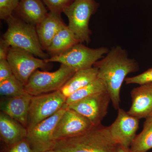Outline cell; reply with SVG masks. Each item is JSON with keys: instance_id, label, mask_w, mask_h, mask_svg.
I'll list each match as a JSON object with an SVG mask.
<instances>
[{"instance_id": "obj_1", "label": "cell", "mask_w": 152, "mask_h": 152, "mask_svg": "<svg viewBox=\"0 0 152 152\" xmlns=\"http://www.w3.org/2000/svg\"><path fill=\"white\" fill-rule=\"evenodd\" d=\"M98 70V78L103 81L114 108L118 110L121 103V88L130 73L138 70V64L128 56L121 47H114L94 65Z\"/></svg>"}, {"instance_id": "obj_2", "label": "cell", "mask_w": 152, "mask_h": 152, "mask_svg": "<svg viewBox=\"0 0 152 152\" xmlns=\"http://www.w3.org/2000/svg\"><path fill=\"white\" fill-rule=\"evenodd\" d=\"M118 147L109 126L101 124L77 135L56 141L53 150L55 152H117Z\"/></svg>"}, {"instance_id": "obj_3", "label": "cell", "mask_w": 152, "mask_h": 152, "mask_svg": "<svg viewBox=\"0 0 152 152\" xmlns=\"http://www.w3.org/2000/svg\"><path fill=\"white\" fill-rule=\"evenodd\" d=\"M6 21L8 28L3 38L11 47L29 52L42 59L50 58V55L45 53L42 48L36 26L12 15Z\"/></svg>"}, {"instance_id": "obj_4", "label": "cell", "mask_w": 152, "mask_h": 152, "mask_svg": "<svg viewBox=\"0 0 152 152\" xmlns=\"http://www.w3.org/2000/svg\"><path fill=\"white\" fill-rule=\"evenodd\" d=\"M109 51L106 47L91 48L82 43H79L66 51L52 56L45 61L48 63H59L77 72L93 67L95 63L104 56Z\"/></svg>"}, {"instance_id": "obj_5", "label": "cell", "mask_w": 152, "mask_h": 152, "mask_svg": "<svg viewBox=\"0 0 152 152\" xmlns=\"http://www.w3.org/2000/svg\"><path fill=\"white\" fill-rule=\"evenodd\" d=\"M77 71L64 64L53 72L36 70L25 86V90L31 96L59 91Z\"/></svg>"}, {"instance_id": "obj_6", "label": "cell", "mask_w": 152, "mask_h": 152, "mask_svg": "<svg viewBox=\"0 0 152 152\" xmlns=\"http://www.w3.org/2000/svg\"><path fill=\"white\" fill-rule=\"evenodd\" d=\"M99 7L95 0H75L64 11L69 21L68 27L81 43H88L91 41L90 20Z\"/></svg>"}, {"instance_id": "obj_7", "label": "cell", "mask_w": 152, "mask_h": 152, "mask_svg": "<svg viewBox=\"0 0 152 152\" xmlns=\"http://www.w3.org/2000/svg\"><path fill=\"white\" fill-rule=\"evenodd\" d=\"M66 100L60 90L32 96L28 115V130L59 111L66 104Z\"/></svg>"}, {"instance_id": "obj_8", "label": "cell", "mask_w": 152, "mask_h": 152, "mask_svg": "<svg viewBox=\"0 0 152 152\" xmlns=\"http://www.w3.org/2000/svg\"><path fill=\"white\" fill-rule=\"evenodd\" d=\"M68 107L65 104L54 115L39 123L31 129L28 130L26 139L34 152L53 150L56 143L53 136L54 131L57 123Z\"/></svg>"}, {"instance_id": "obj_9", "label": "cell", "mask_w": 152, "mask_h": 152, "mask_svg": "<svg viewBox=\"0 0 152 152\" xmlns=\"http://www.w3.org/2000/svg\"><path fill=\"white\" fill-rule=\"evenodd\" d=\"M35 56L29 52L17 48L10 47L9 50L7 60L13 74L24 86L36 70L48 67L49 63L45 60Z\"/></svg>"}, {"instance_id": "obj_10", "label": "cell", "mask_w": 152, "mask_h": 152, "mask_svg": "<svg viewBox=\"0 0 152 152\" xmlns=\"http://www.w3.org/2000/svg\"><path fill=\"white\" fill-rule=\"evenodd\" d=\"M110 97L107 91L90 96L71 104L68 107L75 110L89 120L94 126L102 124L108 113Z\"/></svg>"}, {"instance_id": "obj_11", "label": "cell", "mask_w": 152, "mask_h": 152, "mask_svg": "<svg viewBox=\"0 0 152 152\" xmlns=\"http://www.w3.org/2000/svg\"><path fill=\"white\" fill-rule=\"evenodd\" d=\"M93 126L88 118L68 107L57 123L53 136L56 141L67 138L84 132Z\"/></svg>"}, {"instance_id": "obj_12", "label": "cell", "mask_w": 152, "mask_h": 152, "mask_svg": "<svg viewBox=\"0 0 152 152\" xmlns=\"http://www.w3.org/2000/svg\"><path fill=\"white\" fill-rule=\"evenodd\" d=\"M139 120L119 108L116 118L109 126L110 133L118 145L130 148L139 128Z\"/></svg>"}, {"instance_id": "obj_13", "label": "cell", "mask_w": 152, "mask_h": 152, "mask_svg": "<svg viewBox=\"0 0 152 152\" xmlns=\"http://www.w3.org/2000/svg\"><path fill=\"white\" fill-rule=\"evenodd\" d=\"M132 104L128 113L139 119L152 116V83L141 85L131 91Z\"/></svg>"}, {"instance_id": "obj_14", "label": "cell", "mask_w": 152, "mask_h": 152, "mask_svg": "<svg viewBox=\"0 0 152 152\" xmlns=\"http://www.w3.org/2000/svg\"><path fill=\"white\" fill-rule=\"evenodd\" d=\"M32 97L31 95L27 94L19 96L3 98L0 102L1 112L27 129L28 115Z\"/></svg>"}, {"instance_id": "obj_15", "label": "cell", "mask_w": 152, "mask_h": 152, "mask_svg": "<svg viewBox=\"0 0 152 152\" xmlns=\"http://www.w3.org/2000/svg\"><path fill=\"white\" fill-rule=\"evenodd\" d=\"M61 15L50 12L36 26L38 37L44 51L47 50L55 36L65 24Z\"/></svg>"}, {"instance_id": "obj_16", "label": "cell", "mask_w": 152, "mask_h": 152, "mask_svg": "<svg viewBox=\"0 0 152 152\" xmlns=\"http://www.w3.org/2000/svg\"><path fill=\"white\" fill-rule=\"evenodd\" d=\"M15 12L17 17L35 26L41 23L48 13L42 0H20Z\"/></svg>"}, {"instance_id": "obj_17", "label": "cell", "mask_w": 152, "mask_h": 152, "mask_svg": "<svg viewBox=\"0 0 152 152\" xmlns=\"http://www.w3.org/2000/svg\"><path fill=\"white\" fill-rule=\"evenodd\" d=\"M28 129L3 112L0 113L1 140L12 145L26 138Z\"/></svg>"}, {"instance_id": "obj_18", "label": "cell", "mask_w": 152, "mask_h": 152, "mask_svg": "<svg viewBox=\"0 0 152 152\" xmlns=\"http://www.w3.org/2000/svg\"><path fill=\"white\" fill-rule=\"evenodd\" d=\"M98 73L97 68L94 66L77 71L60 91L66 99L72 94L97 78Z\"/></svg>"}, {"instance_id": "obj_19", "label": "cell", "mask_w": 152, "mask_h": 152, "mask_svg": "<svg viewBox=\"0 0 152 152\" xmlns=\"http://www.w3.org/2000/svg\"><path fill=\"white\" fill-rule=\"evenodd\" d=\"M79 43L81 42L75 34L65 24L55 36L46 51L50 57L66 51Z\"/></svg>"}, {"instance_id": "obj_20", "label": "cell", "mask_w": 152, "mask_h": 152, "mask_svg": "<svg viewBox=\"0 0 152 152\" xmlns=\"http://www.w3.org/2000/svg\"><path fill=\"white\" fill-rule=\"evenodd\" d=\"M145 119L142 130L136 135L130 147L131 152H147L152 148V116Z\"/></svg>"}, {"instance_id": "obj_21", "label": "cell", "mask_w": 152, "mask_h": 152, "mask_svg": "<svg viewBox=\"0 0 152 152\" xmlns=\"http://www.w3.org/2000/svg\"><path fill=\"white\" fill-rule=\"evenodd\" d=\"M107 91L105 85L100 79L97 78L94 81L72 94L66 98V104L68 106L83 99Z\"/></svg>"}, {"instance_id": "obj_22", "label": "cell", "mask_w": 152, "mask_h": 152, "mask_svg": "<svg viewBox=\"0 0 152 152\" xmlns=\"http://www.w3.org/2000/svg\"><path fill=\"white\" fill-rule=\"evenodd\" d=\"M27 94L24 85L14 75L0 82V94L4 97L19 96Z\"/></svg>"}, {"instance_id": "obj_23", "label": "cell", "mask_w": 152, "mask_h": 152, "mask_svg": "<svg viewBox=\"0 0 152 152\" xmlns=\"http://www.w3.org/2000/svg\"><path fill=\"white\" fill-rule=\"evenodd\" d=\"M50 12L61 14L75 0H42Z\"/></svg>"}, {"instance_id": "obj_24", "label": "cell", "mask_w": 152, "mask_h": 152, "mask_svg": "<svg viewBox=\"0 0 152 152\" xmlns=\"http://www.w3.org/2000/svg\"><path fill=\"white\" fill-rule=\"evenodd\" d=\"M20 0H0V18L6 20L12 15Z\"/></svg>"}, {"instance_id": "obj_25", "label": "cell", "mask_w": 152, "mask_h": 152, "mask_svg": "<svg viewBox=\"0 0 152 152\" xmlns=\"http://www.w3.org/2000/svg\"><path fill=\"white\" fill-rule=\"evenodd\" d=\"M125 81L126 85L135 84L140 86L152 83V68L137 75L127 77Z\"/></svg>"}, {"instance_id": "obj_26", "label": "cell", "mask_w": 152, "mask_h": 152, "mask_svg": "<svg viewBox=\"0 0 152 152\" xmlns=\"http://www.w3.org/2000/svg\"><path fill=\"white\" fill-rule=\"evenodd\" d=\"M13 75L7 59L0 60V82L10 78Z\"/></svg>"}, {"instance_id": "obj_27", "label": "cell", "mask_w": 152, "mask_h": 152, "mask_svg": "<svg viewBox=\"0 0 152 152\" xmlns=\"http://www.w3.org/2000/svg\"><path fill=\"white\" fill-rule=\"evenodd\" d=\"M10 146L7 152H34L26 139Z\"/></svg>"}, {"instance_id": "obj_28", "label": "cell", "mask_w": 152, "mask_h": 152, "mask_svg": "<svg viewBox=\"0 0 152 152\" xmlns=\"http://www.w3.org/2000/svg\"><path fill=\"white\" fill-rule=\"evenodd\" d=\"M10 46L3 38L0 40V60L7 59Z\"/></svg>"}, {"instance_id": "obj_29", "label": "cell", "mask_w": 152, "mask_h": 152, "mask_svg": "<svg viewBox=\"0 0 152 152\" xmlns=\"http://www.w3.org/2000/svg\"><path fill=\"white\" fill-rule=\"evenodd\" d=\"M117 152H131L129 148L118 145Z\"/></svg>"}, {"instance_id": "obj_30", "label": "cell", "mask_w": 152, "mask_h": 152, "mask_svg": "<svg viewBox=\"0 0 152 152\" xmlns=\"http://www.w3.org/2000/svg\"><path fill=\"white\" fill-rule=\"evenodd\" d=\"M44 152H55L53 150H50V151H45Z\"/></svg>"}, {"instance_id": "obj_31", "label": "cell", "mask_w": 152, "mask_h": 152, "mask_svg": "<svg viewBox=\"0 0 152 152\" xmlns=\"http://www.w3.org/2000/svg\"></svg>"}]
</instances>
